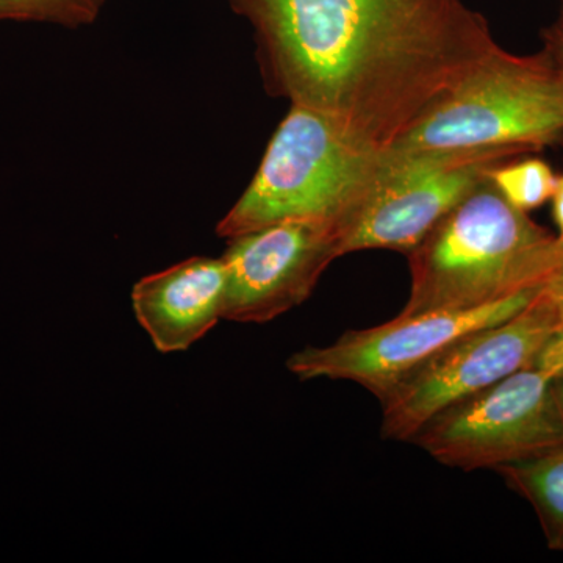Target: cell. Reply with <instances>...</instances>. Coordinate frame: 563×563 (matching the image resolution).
<instances>
[{
	"label": "cell",
	"instance_id": "obj_1",
	"mask_svg": "<svg viewBox=\"0 0 563 563\" xmlns=\"http://www.w3.org/2000/svg\"><path fill=\"white\" fill-rule=\"evenodd\" d=\"M250 22L266 90L355 143L390 150L498 49L462 0H229Z\"/></svg>",
	"mask_w": 563,
	"mask_h": 563
},
{
	"label": "cell",
	"instance_id": "obj_2",
	"mask_svg": "<svg viewBox=\"0 0 563 563\" xmlns=\"http://www.w3.org/2000/svg\"><path fill=\"white\" fill-rule=\"evenodd\" d=\"M558 236L481 180L409 252L410 292L399 314L455 312L542 288Z\"/></svg>",
	"mask_w": 563,
	"mask_h": 563
},
{
	"label": "cell",
	"instance_id": "obj_3",
	"mask_svg": "<svg viewBox=\"0 0 563 563\" xmlns=\"http://www.w3.org/2000/svg\"><path fill=\"white\" fill-rule=\"evenodd\" d=\"M384 152L355 143L324 114L291 106L218 235L233 239L285 221L331 222L343 235L376 184Z\"/></svg>",
	"mask_w": 563,
	"mask_h": 563
},
{
	"label": "cell",
	"instance_id": "obj_4",
	"mask_svg": "<svg viewBox=\"0 0 563 563\" xmlns=\"http://www.w3.org/2000/svg\"><path fill=\"white\" fill-rule=\"evenodd\" d=\"M563 140V80L547 49L501 46L453 85L390 150L510 147L525 154Z\"/></svg>",
	"mask_w": 563,
	"mask_h": 563
},
{
	"label": "cell",
	"instance_id": "obj_5",
	"mask_svg": "<svg viewBox=\"0 0 563 563\" xmlns=\"http://www.w3.org/2000/svg\"><path fill=\"white\" fill-rule=\"evenodd\" d=\"M561 321V310L540 288L532 302L509 320L455 340L380 401V435L410 442L437 413L510 374L531 368Z\"/></svg>",
	"mask_w": 563,
	"mask_h": 563
},
{
	"label": "cell",
	"instance_id": "obj_6",
	"mask_svg": "<svg viewBox=\"0 0 563 563\" xmlns=\"http://www.w3.org/2000/svg\"><path fill=\"white\" fill-rule=\"evenodd\" d=\"M550 374L525 368L437 413L410 443L451 468L498 470L563 446Z\"/></svg>",
	"mask_w": 563,
	"mask_h": 563
},
{
	"label": "cell",
	"instance_id": "obj_7",
	"mask_svg": "<svg viewBox=\"0 0 563 563\" xmlns=\"http://www.w3.org/2000/svg\"><path fill=\"white\" fill-rule=\"evenodd\" d=\"M525 152L385 150L379 176L343 233V255L366 250L409 254L444 214L488 176Z\"/></svg>",
	"mask_w": 563,
	"mask_h": 563
},
{
	"label": "cell",
	"instance_id": "obj_8",
	"mask_svg": "<svg viewBox=\"0 0 563 563\" xmlns=\"http://www.w3.org/2000/svg\"><path fill=\"white\" fill-rule=\"evenodd\" d=\"M533 288L472 310L399 314L376 328L347 331L329 346H307L287 368L307 383L351 380L383 401L402 379L466 333L498 324L521 312L539 295Z\"/></svg>",
	"mask_w": 563,
	"mask_h": 563
},
{
	"label": "cell",
	"instance_id": "obj_9",
	"mask_svg": "<svg viewBox=\"0 0 563 563\" xmlns=\"http://www.w3.org/2000/svg\"><path fill=\"white\" fill-rule=\"evenodd\" d=\"M339 225L285 221L233 236L222 255L225 287L222 320L268 322L312 296L322 273L343 257Z\"/></svg>",
	"mask_w": 563,
	"mask_h": 563
},
{
	"label": "cell",
	"instance_id": "obj_10",
	"mask_svg": "<svg viewBox=\"0 0 563 563\" xmlns=\"http://www.w3.org/2000/svg\"><path fill=\"white\" fill-rule=\"evenodd\" d=\"M225 287L222 257L188 258L136 282L133 312L158 351H185L222 320Z\"/></svg>",
	"mask_w": 563,
	"mask_h": 563
},
{
	"label": "cell",
	"instance_id": "obj_11",
	"mask_svg": "<svg viewBox=\"0 0 563 563\" xmlns=\"http://www.w3.org/2000/svg\"><path fill=\"white\" fill-rule=\"evenodd\" d=\"M506 484L532 504L548 547L563 551V446L496 470Z\"/></svg>",
	"mask_w": 563,
	"mask_h": 563
},
{
	"label": "cell",
	"instance_id": "obj_12",
	"mask_svg": "<svg viewBox=\"0 0 563 563\" xmlns=\"http://www.w3.org/2000/svg\"><path fill=\"white\" fill-rule=\"evenodd\" d=\"M488 176L504 198L526 213L551 201L558 181L553 168L539 157L498 163Z\"/></svg>",
	"mask_w": 563,
	"mask_h": 563
},
{
	"label": "cell",
	"instance_id": "obj_13",
	"mask_svg": "<svg viewBox=\"0 0 563 563\" xmlns=\"http://www.w3.org/2000/svg\"><path fill=\"white\" fill-rule=\"evenodd\" d=\"M106 0H0V21L49 22L85 27L101 16Z\"/></svg>",
	"mask_w": 563,
	"mask_h": 563
},
{
	"label": "cell",
	"instance_id": "obj_14",
	"mask_svg": "<svg viewBox=\"0 0 563 563\" xmlns=\"http://www.w3.org/2000/svg\"><path fill=\"white\" fill-rule=\"evenodd\" d=\"M533 368L542 369L551 377L563 373V314L561 324L553 332V335L544 343L542 351L533 362Z\"/></svg>",
	"mask_w": 563,
	"mask_h": 563
},
{
	"label": "cell",
	"instance_id": "obj_15",
	"mask_svg": "<svg viewBox=\"0 0 563 563\" xmlns=\"http://www.w3.org/2000/svg\"><path fill=\"white\" fill-rule=\"evenodd\" d=\"M544 47L553 60L555 69L559 70L563 80V31L553 27L544 29L543 31Z\"/></svg>",
	"mask_w": 563,
	"mask_h": 563
},
{
	"label": "cell",
	"instance_id": "obj_16",
	"mask_svg": "<svg viewBox=\"0 0 563 563\" xmlns=\"http://www.w3.org/2000/svg\"><path fill=\"white\" fill-rule=\"evenodd\" d=\"M551 201H553L555 225H558L559 229L558 239L563 242V176H558V181H555V188Z\"/></svg>",
	"mask_w": 563,
	"mask_h": 563
},
{
	"label": "cell",
	"instance_id": "obj_17",
	"mask_svg": "<svg viewBox=\"0 0 563 563\" xmlns=\"http://www.w3.org/2000/svg\"><path fill=\"white\" fill-rule=\"evenodd\" d=\"M542 291L559 307L563 314V279H550L542 285Z\"/></svg>",
	"mask_w": 563,
	"mask_h": 563
},
{
	"label": "cell",
	"instance_id": "obj_18",
	"mask_svg": "<svg viewBox=\"0 0 563 563\" xmlns=\"http://www.w3.org/2000/svg\"><path fill=\"white\" fill-rule=\"evenodd\" d=\"M551 393H553L555 410L563 428V373L551 379Z\"/></svg>",
	"mask_w": 563,
	"mask_h": 563
},
{
	"label": "cell",
	"instance_id": "obj_19",
	"mask_svg": "<svg viewBox=\"0 0 563 563\" xmlns=\"http://www.w3.org/2000/svg\"><path fill=\"white\" fill-rule=\"evenodd\" d=\"M550 279H563V242L559 239L558 247H555L553 268H551V273L548 274L547 277V280Z\"/></svg>",
	"mask_w": 563,
	"mask_h": 563
},
{
	"label": "cell",
	"instance_id": "obj_20",
	"mask_svg": "<svg viewBox=\"0 0 563 563\" xmlns=\"http://www.w3.org/2000/svg\"><path fill=\"white\" fill-rule=\"evenodd\" d=\"M555 27L561 29L563 31V0L561 5V11H559V20L555 22Z\"/></svg>",
	"mask_w": 563,
	"mask_h": 563
}]
</instances>
